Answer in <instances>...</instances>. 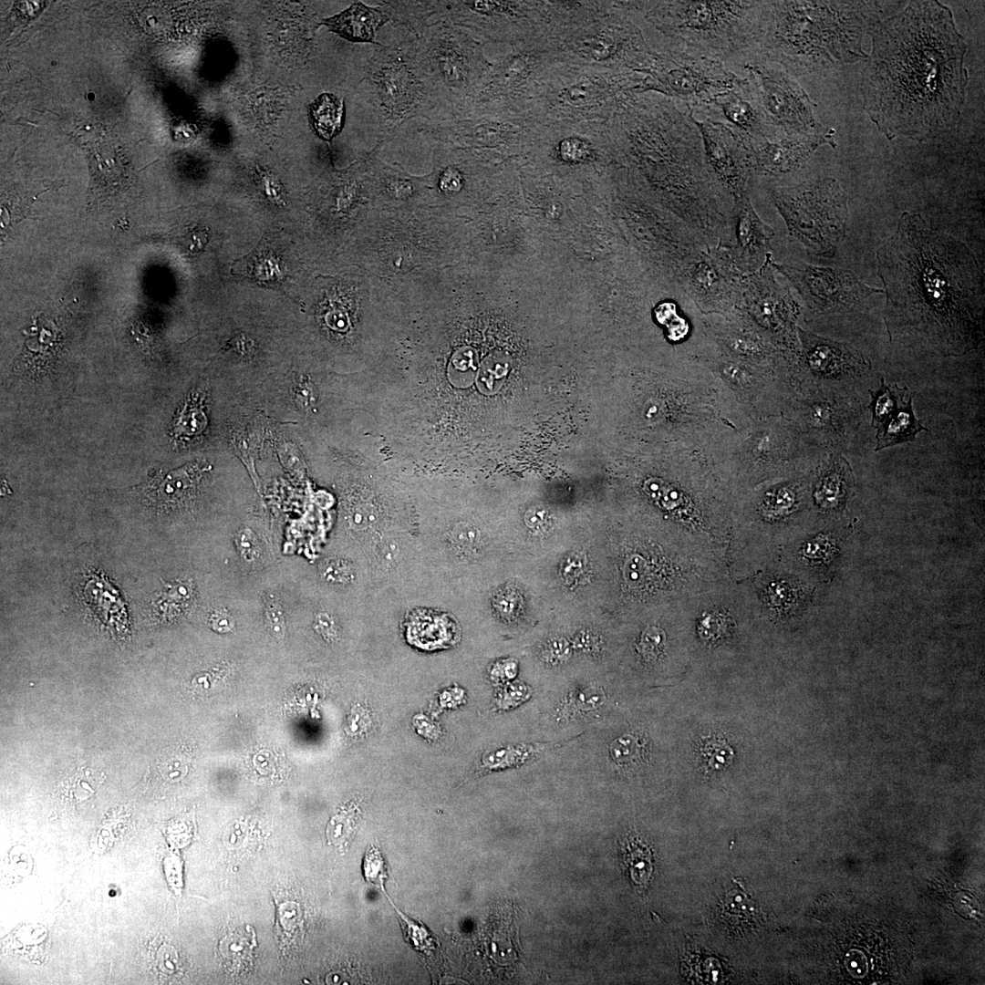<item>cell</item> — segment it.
Masks as SVG:
<instances>
[{
  "instance_id": "obj_42",
  "label": "cell",
  "mask_w": 985,
  "mask_h": 985,
  "mask_svg": "<svg viewBox=\"0 0 985 985\" xmlns=\"http://www.w3.org/2000/svg\"><path fill=\"white\" fill-rule=\"evenodd\" d=\"M651 568L647 560L638 555H631L625 565L624 575L629 586L641 587L649 581Z\"/></svg>"
},
{
  "instance_id": "obj_13",
  "label": "cell",
  "mask_w": 985,
  "mask_h": 985,
  "mask_svg": "<svg viewBox=\"0 0 985 985\" xmlns=\"http://www.w3.org/2000/svg\"><path fill=\"white\" fill-rule=\"evenodd\" d=\"M368 81L382 139L409 119L427 118L436 105L413 63L410 38L377 48Z\"/></svg>"
},
{
  "instance_id": "obj_14",
  "label": "cell",
  "mask_w": 985,
  "mask_h": 985,
  "mask_svg": "<svg viewBox=\"0 0 985 985\" xmlns=\"http://www.w3.org/2000/svg\"><path fill=\"white\" fill-rule=\"evenodd\" d=\"M547 39L517 45L492 67L468 107L481 109L530 111L547 71L555 64Z\"/></svg>"
},
{
  "instance_id": "obj_41",
  "label": "cell",
  "mask_w": 985,
  "mask_h": 985,
  "mask_svg": "<svg viewBox=\"0 0 985 985\" xmlns=\"http://www.w3.org/2000/svg\"><path fill=\"white\" fill-rule=\"evenodd\" d=\"M205 425L206 418L203 412L193 403L185 406L178 419L176 431L179 434L195 435L200 433Z\"/></svg>"
},
{
  "instance_id": "obj_12",
  "label": "cell",
  "mask_w": 985,
  "mask_h": 985,
  "mask_svg": "<svg viewBox=\"0 0 985 985\" xmlns=\"http://www.w3.org/2000/svg\"><path fill=\"white\" fill-rule=\"evenodd\" d=\"M543 121L531 111L462 110L431 119L425 130L436 142L478 155L529 154Z\"/></svg>"
},
{
  "instance_id": "obj_10",
  "label": "cell",
  "mask_w": 985,
  "mask_h": 985,
  "mask_svg": "<svg viewBox=\"0 0 985 985\" xmlns=\"http://www.w3.org/2000/svg\"><path fill=\"white\" fill-rule=\"evenodd\" d=\"M425 26L448 24L482 44L512 47L547 39L552 32L548 1H423Z\"/></svg>"
},
{
  "instance_id": "obj_51",
  "label": "cell",
  "mask_w": 985,
  "mask_h": 985,
  "mask_svg": "<svg viewBox=\"0 0 985 985\" xmlns=\"http://www.w3.org/2000/svg\"><path fill=\"white\" fill-rule=\"evenodd\" d=\"M211 623L219 631H227L233 626V618L225 609H215L211 614Z\"/></svg>"
},
{
  "instance_id": "obj_4",
  "label": "cell",
  "mask_w": 985,
  "mask_h": 985,
  "mask_svg": "<svg viewBox=\"0 0 985 985\" xmlns=\"http://www.w3.org/2000/svg\"><path fill=\"white\" fill-rule=\"evenodd\" d=\"M894 1H768L756 57L774 63L793 78L826 72L867 60L862 48Z\"/></svg>"
},
{
  "instance_id": "obj_45",
  "label": "cell",
  "mask_w": 985,
  "mask_h": 985,
  "mask_svg": "<svg viewBox=\"0 0 985 985\" xmlns=\"http://www.w3.org/2000/svg\"><path fill=\"white\" fill-rule=\"evenodd\" d=\"M570 654V649L567 642L563 639H554L550 641L544 649V656L546 660L553 662H560L565 660Z\"/></svg>"
},
{
  "instance_id": "obj_21",
  "label": "cell",
  "mask_w": 985,
  "mask_h": 985,
  "mask_svg": "<svg viewBox=\"0 0 985 985\" xmlns=\"http://www.w3.org/2000/svg\"><path fill=\"white\" fill-rule=\"evenodd\" d=\"M835 131L812 136L783 135L773 139L746 141L753 178H774L802 169L822 146L836 144Z\"/></svg>"
},
{
  "instance_id": "obj_49",
  "label": "cell",
  "mask_w": 985,
  "mask_h": 985,
  "mask_svg": "<svg viewBox=\"0 0 985 985\" xmlns=\"http://www.w3.org/2000/svg\"><path fill=\"white\" fill-rule=\"evenodd\" d=\"M315 628L326 638L336 636V625L332 617L326 612H319L315 618Z\"/></svg>"
},
{
  "instance_id": "obj_11",
  "label": "cell",
  "mask_w": 985,
  "mask_h": 985,
  "mask_svg": "<svg viewBox=\"0 0 985 985\" xmlns=\"http://www.w3.org/2000/svg\"><path fill=\"white\" fill-rule=\"evenodd\" d=\"M638 72L642 78L640 93L669 98L696 119L704 116L713 102L741 78V73L721 61L668 45L653 48Z\"/></svg>"
},
{
  "instance_id": "obj_33",
  "label": "cell",
  "mask_w": 985,
  "mask_h": 985,
  "mask_svg": "<svg viewBox=\"0 0 985 985\" xmlns=\"http://www.w3.org/2000/svg\"><path fill=\"white\" fill-rule=\"evenodd\" d=\"M795 489L784 485L767 494L761 506V519L772 523L790 514L798 502Z\"/></svg>"
},
{
  "instance_id": "obj_7",
  "label": "cell",
  "mask_w": 985,
  "mask_h": 985,
  "mask_svg": "<svg viewBox=\"0 0 985 985\" xmlns=\"http://www.w3.org/2000/svg\"><path fill=\"white\" fill-rule=\"evenodd\" d=\"M415 37L410 39L411 57L435 103L450 113L470 106L492 67L483 54V44L461 28L442 23Z\"/></svg>"
},
{
  "instance_id": "obj_37",
  "label": "cell",
  "mask_w": 985,
  "mask_h": 985,
  "mask_svg": "<svg viewBox=\"0 0 985 985\" xmlns=\"http://www.w3.org/2000/svg\"><path fill=\"white\" fill-rule=\"evenodd\" d=\"M363 872L369 884L378 888L384 886L388 876L387 865L378 847L372 845L367 850L363 861Z\"/></svg>"
},
{
  "instance_id": "obj_26",
  "label": "cell",
  "mask_w": 985,
  "mask_h": 985,
  "mask_svg": "<svg viewBox=\"0 0 985 985\" xmlns=\"http://www.w3.org/2000/svg\"><path fill=\"white\" fill-rule=\"evenodd\" d=\"M853 483L850 464L840 454L829 458L814 491L815 503L824 510H842Z\"/></svg>"
},
{
  "instance_id": "obj_9",
  "label": "cell",
  "mask_w": 985,
  "mask_h": 985,
  "mask_svg": "<svg viewBox=\"0 0 985 985\" xmlns=\"http://www.w3.org/2000/svg\"><path fill=\"white\" fill-rule=\"evenodd\" d=\"M547 46L556 63L637 72L653 52L619 1H610V9L600 16L551 35Z\"/></svg>"
},
{
  "instance_id": "obj_22",
  "label": "cell",
  "mask_w": 985,
  "mask_h": 985,
  "mask_svg": "<svg viewBox=\"0 0 985 985\" xmlns=\"http://www.w3.org/2000/svg\"><path fill=\"white\" fill-rule=\"evenodd\" d=\"M698 119L721 121L738 132L746 141L783 136L769 125L756 91L743 73L736 85L719 97L706 114Z\"/></svg>"
},
{
  "instance_id": "obj_44",
  "label": "cell",
  "mask_w": 985,
  "mask_h": 985,
  "mask_svg": "<svg viewBox=\"0 0 985 985\" xmlns=\"http://www.w3.org/2000/svg\"><path fill=\"white\" fill-rule=\"evenodd\" d=\"M236 543L239 551L247 562L254 561L259 555L257 539L249 529H242L236 534Z\"/></svg>"
},
{
  "instance_id": "obj_23",
  "label": "cell",
  "mask_w": 985,
  "mask_h": 985,
  "mask_svg": "<svg viewBox=\"0 0 985 985\" xmlns=\"http://www.w3.org/2000/svg\"><path fill=\"white\" fill-rule=\"evenodd\" d=\"M774 236V230L756 213L750 194L734 202L728 250L741 273L753 272L762 265L772 253Z\"/></svg>"
},
{
  "instance_id": "obj_34",
  "label": "cell",
  "mask_w": 985,
  "mask_h": 985,
  "mask_svg": "<svg viewBox=\"0 0 985 985\" xmlns=\"http://www.w3.org/2000/svg\"><path fill=\"white\" fill-rule=\"evenodd\" d=\"M609 755L619 766H635L643 762L645 743L638 736L625 734L611 742Z\"/></svg>"
},
{
  "instance_id": "obj_24",
  "label": "cell",
  "mask_w": 985,
  "mask_h": 985,
  "mask_svg": "<svg viewBox=\"0 0 985 985\" xmlns=\"http://www.w3.org/2000/svg\"><path fill=\"white\" fill-rule=\"evenodd\" d=\"M860 408L855 398L831 395L808 407L806 420L811 427L826 433L834 442L842 444L859 426Z\"/></svg>"
},
{
  "instance_id": "obj_43",
  "label": "cell",
  "mask_w": 985,
  "mask_h": 985,
  "mask_svg": "<svg viewBox=\"0 0 985 985\" xmlns=\"http://www.w3.org/2000/svg\"><path fill=\"white\" fill-rule=\"evenodd\" d=\"M453 544L461 550L472 551L481 542L480 532L470 524H461L452 532Z\"/></svg>"
},
{
  "instance_id": "obj_18",
  "label": "cell",
  "mask_w": 985,
  "mask_h": 985,
  "mask_svg": "<svg viewBox=\"0 0 985 985\" xmlns=\"http://www.w3.org/2000/svg\"><path fill=\"white\" fill-rule=\"evenodd\" d=\"M568 168H586L614 158L606 123L543 122L529 153Z\"/></svg>"
},
{
  "instance_id": "obj_47",
  "label": "cell",
  "mask_w": 985,
  "mask_h": 985,
  "mask_svg": "<svg viewBox=\"0 0 985 985\" xmlns=\"http://www.w3.org/2000/svg\"><path fill=\"white\" fill-rule=\"evenodd\" d=\"M603 694L598 690H586L572 698L571 702L576 706V710H586L600 705Z\"/></svg>"
},
{
  "instance_id": "obj_40",
  "label": "cell",
  "mask_w": 985,
  "mask_h": 985,
  "mask_svg": "<svg viewBox=\"0 0 985 985\" xmlns=\"http://www.w3.org/2000/svg\"><path fill=\"white\" fill-rule=\"evenodd\" d=\"M264 610L267 626L278 638H283L285 634V620L283 607L278 597L268 593L264 598Z\"/></svg>"
},
{
  "instance_id": "obj_39",
  "label": "cell",
  "mask_w": 985,
  "mask_h": 985,
  "mask_svg": "<svg viewBox=\"0 0 985 985\" xmlns=\"http://www.w3.org/2000/svg\"><path fill=\"white\" fill-rule=\"evenodd\" d=\"M321 575L325 581L334 585H347L354 579L352 565L343 559L331 558L325 561L321 567Z\"/></svg>"
},
{
  "instance_id": "obj_3",
  "label": "cell",
  "mask_w": 985,
  "mask_h": 985,
  "mask_svg": "<svg viewBox=\"0 0 985 985\" xmlns=\"http://www.w3.org/2000/svg\"><path fill=\"white\" fill-rule=\"evenodd\" d=\"M606 125L614 158L639 172L677 217L709 243L728 248L733 202L707 169L690 112L660 94L638 93Z\"/></svg>"
},
{
  "instance_id": "obj_36",
  "label": "cell",
  "mask_w": 985,
  "mask_h": 985,
  "mask_svg": "<svg viewBox=\"0 0 985 985\" xmlns=\"http://www.w3.org/2000/svg\"><path fill=\"white\" fill-rule=\"evenodd\" d=\"M666 645L665 632L658 627L645 628L636 648L647 662H653L662 654Z\"/></svg>"
},
{
  "instance_id": "obj_30",
  "label": "cell",
  "mask_w": 985,
  "mask_h": 985,
  "mask_svg": "<svg viewBox=\"0 0 985 985\" xmlns=\"http://www.w3.org/2000/svg\"><path fill=\"white\" fill-rule=\"evenodd\" d=\"M622 864L630 881L638 886H647L652 874V854L641 840L631 838L621 846Z\"/></svg>"
},
{
  "instance_id": "obj_20",
  "label": "cell",
  "mask_w": 985,
  "mask_h": 985,
  "mask_svg": "<svg viewBox=\"0 0 985 985\" xmlns=\"http://www.w3.org/2000/svg\"><path fill=\"white\" fill-rule=\"evenodd\" d=\"M804 365L817 378L828 383L830 395L855 398V389L872 370L870 360L857 348L797 328Z\"/></svg>"
},
{
  "instance_id": "obj_1",
  "label": "cell",
  "mask_w": 985,
  "mask_h": 985,
  "mask_svg": "<svg viewBox=\"0 0 985 985\" xmlns=\"http://www.w3.org/2000/svg\"><path fill=\"white\" fill-rule=\"evenodd\" d=\"M891 342L962 357L984 338V275L969 246L904 212L876 253Z\"/></svg>"
},
{
  "instance_id": "obj_38",
  "label": "cell",
  "mask_w": 985,
  "mask_h": 985,
  "mask_svg": "<svg viewBox=\"0 0 985 985\" xmlns=\"http://www.w3.org/2000/svg\"><path fill=\"white\" fill-rule=\"evenodd\" d=\"M701 752L706 763L713 770L726 766L733 757L732 749L721 739L708 741L701 749Z\"/></svg>"
},
{
  "instance_id": "obj_17",
  "label": "cell",
  "mask_w": 985,
  "mask_h": 985,
  "mask_svg": "<svg viewBox=\"0 0 985 985\" xmlns=\"http://www.w3.org/2000/svg\"><path fill=\"white\" fill-rule=\"evenodd\" d=\"M771 264L799 294L811 317L843 314L855 310L869 296L883 294V288L865 284L849 270L821 266L803 261Z\"/></svg>"
},
{
  "instance_id": "obj_28",
  "label": "cell",
  "mask_w": 985,
  "mask_h": 985,
  "mask_svg": "<svg viewBox=\"0 0 985 985\" xmlns=\"http://www.w3.org/2000/svg\"><path fill=\"white\" fill-rule=\"evenodd\" d=\"M310 117L318 136L325 140H331L342 129L343 101L333 94H321L310 106Z\"/></svg>"
},
{
  "instance_id": "obj_25",
  "label": "cell",
  "mask_w": 985,
  "mask_h": 985,
  "mask_svg": "<svg viewBox=\"0 0 985 985\" xmlns=\"http://www.w3.org/2000/svg\"><path fill=\"white\" fill-rule=\"evenodd\" d=\"M388 21L389 18L380 5L370 7L355 2L347 9L325 19L323 24L349 41L375 43L378 29Z\"/></svg>"
},
{
  "instance_id": "obj_48",
  "label": "cell",
  "mask_w": 985,
  "mask_h": 985,
  "mask_svg": "<svg viewBox=\"0 0 985 985\" xmlns=\"http://www.w3.org/2000/svg\"><path fill=\"white\" fill-rule=\"evenodd\" d=\"M524 521L526 524L534 531H544L550 524L548 513L542 508H533L529 510L524 516Z\"/></svg>"
},
{
  "instance_id": "obj_31",
  "label": "cell",
  "mask_w": 985,
  "mask_h": 985,
  "mask_svg": "<svg viewBox=\"0 0 985 985\" xmlns=\"http://www.w3.org/2000/svg\"><path fill=\"white\" fill-rule=\"evenodd\" d=\"M193 466L186 465L169 472L159 482H154L149 493L156 494L155 499L163 502L180 499L194 486Z\"/></svg>"
},
{
  "instance_id": "obj_29",
  "label": "cell",
  "mask_w": 985,
  "mask_h": 985,
  "mask_svg": "<svg viewBox=\"0 0 985 985\" xmlns=\"http://www.w3.org/2000/svg\"><path fill=\"white\" fill-rule=\"evenodd\" d=\"M908 389L897 384H886L881 378V386L876 390L868 389L871 400L867 408L871 412V425L880 430L888 419L897 412L907 399Z\"/></svg>"
},
{
  "instance_id": "obj_15",
  "label": "cell",
  "mask_w": 985,
  "mask_h": 985,
  "mask_svg": "<svg viewBox=\"0 0 985 985\" xmlns=\"http://www.w3.org/2000/svg\"><path fill=\"white\" fill-rule=\"evenodd\" d=\"M772 256L768 254L760 268L743 274L737 311L793 358L800 354L796 322L803 307L790 285L778 280Z\"/></svg>"
},
{
  "instance_id": "obj_27",
  "label": "cell",
  "mask_w": 985,
  "mask_h": 985,
  "mask_svg": "<svg viewBox=\"0 0 985 985\" xmlns=\"http://www.w3.org/2000/svg\"><path fill=\"white\" fill-rule=\"evenodd\" d=\"M921 420H918L912 408V398L907 399L906 403L895 412L884 424L882 429L876 431V446L875 451H880L897 444L913 441L921 431H927Z\"/></svg>"
},
{
  "instance_id": "obj_5",
  "label": "cell",
  "mask_w": 985,
  "mask_h": 985,
  "mask_svg": "<svg viewBox=\"0 0 985 985\" xmlns=\"http://www.w3.org/2000/svg\"><path fill=\"white\" fill-rule=\"evenodd\" d=\"M768 1H635L638 23L663 45L718 60L735 71L754 58L763 34Z\"/></svg>"
},
{
  "instance_id": "obj_50",
  "label": "cell",
  "mask_w": 985,
  "mask_h": 985,
  "mask_svg": "<svg viewBox=\"0 0 985 985\" xmlns=\"http://www.w3.org/2000/svg\"><path fill=\"white\" fill-rule=\"evenodd\" d=\"M504 692V697L502 698L503 706H513L521 701H524L527 696V689L525 686H510Z\"/></svg>"
},
{
  "instance_id": "obj_19",
  "label": "cell",
  "mask_w": 985,
  "mask_h": 985,
  "mask_svg": "<svg viewBox=\"0 0 985 985\" xmlns=\"http://www.w3.org/2000/svg\"><path fill=\"white\" fill-rule=\"evenodd\" d=\"M691 118L701 136L707 169L734 204L750 194L749 187L754 179L747 144L738 132L721 121Z\"/></svg>"
},
{
  "instance_id": "obj_46",
  "label": "cell",
  "mask_w": 985,
  "mask_h": 985,
  "mask_svg": "<svg viewBox=\"0 0 985 985\" xmlns=\"http://www.w3.org/2000/svg\"><path fill=\"white\" fill-rule=\"evenodd\" d=\"M294 396L298 407L309 409L314 401L313 389L309 381L305 378L297 380L294 387Z\"/></svg>"
},
{
  "instance_id": "obj_6",
  "label": "cell",
  "mask_w": 985,
  "mask_h": 985,
  "mask_svg": "<svg viewBox=\"0 0 985 985\" xmlns=\"http://www.w3.org/2000/svg\"><path fill=\"white\" fill-rule=\"evenodd\" d=\"M637 71L555 63L546 73L530 111L543 122H608L638 94Z\"/></svg>"
},
{
  "instance_id": "obj_2",
  "label": "cell",
  "mask_w": 985,
  "mask_h": 985,
  "mask_svg": "<svg viewBox=\"0 0 985 985\" xmlns=\"http://www.w3.org/2000/svg\"><path fill=\"white\" fill-rule=\"evenodd\" d=\"M861 78L864 109L888 140L925 141L959 119L969 81L967 44L951 10L911 1L871 32Z\"/></svg>"
},
{
  "instance_id": "obj_32",
  "label": "cell",
  "mask_w": 985,
  "mask_h": 985,
  "mask_svg": "<svg viewBox=\"0 0 985 985\" xmlns=\"http://www.w3.org/2000/svg\"><path fill=\"white\" fill-rule=\"evenodd\" d=\"M721 342L731 352L746 357L764 356L771 352L764 341L745 330L721 328L718 333Z\"/></svg>"
},
{
  "instance_id": "obj_8",
  "label": "cell",
  "mask_w": 985,
  "mask_h": 985,
  "mask_svg": "<svg viewBox=\"0 0 985 985\" xmlns=\"http://www.w3.org/2000/svg\"><path fill=\"white\" fill-rule=\"evenodd\" d=\"M769 197L791 241L812 257L835 256L845 237L847 194L832 177H814L791 186H770Z\"/></svg>"
},
{
  "instance_id": "obj_16",
  "label": "cell",
  "mask_w": 985,
  "mask_h": 985,
  "mask_svg": "<svg viewBox=\"0 0 985 985\" xmlns=\"http://www.w3.org/2000/svg\"><path fill=\"white\" fill-rule=\"evenodd\" d=\"M738 72L752 82L765 118L777 133L812 136L831 130L816 119L814 105L795 78L776 64L754 57Z\"/></svg>"
},
{
  "instance_id": "obj_35",
  "label": "cell",
  "mask_w": 985,
  "mask_h": 985,
  "mask_svg": "<svg viewBox=\"0 0 985 985\" xmlns=\"http://www.w3.org/2000/svg\"><path fill=\"white\" fill-rule=\"evenodd\" d=\"M396 911L404 937L416 951L430 955L431 951L437 949L436 939L421 922L408 918L399 909H396Z\"/></svg>"
}]
</instances>
